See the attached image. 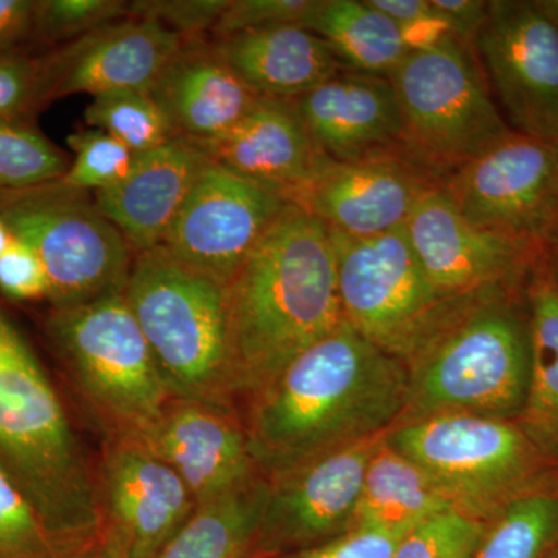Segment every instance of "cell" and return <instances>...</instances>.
I'll return each mask as SVG.
<instances>
[{"label":"cell","mask_w":558,"mask_h":558,"mask_svg":"<svg viewBox=\"0 0 558 558\" xmlns=\"http://www.w3.org/2000/svg\"><path fill=\"white\" fill-rule=\"evenodd\" d=\"M185 39L153 20L126 17L70 40L40 60V102L69 95L92 98L119 90H149Z\"/></svg>","instance_id":"e0dca14e"},{"label":"cell","mask_w":558,"mask_h":558,"mask_svg":"<svg viewBox=\"0 0 558 558\" xmlns=\"http://www.w3.org/2000/svg\"><path fill=\"white\" fill-rule=\"evenodd\" d=\"M0 290L13 300L49 295V279L43 263L28 245L17 240L0 256Z\"/></svg>","instance_id":"ab89813d"},{"label":"cell","mask_w":558,"mask_h":558,"mask_svg":"<svg viewBox=\"0 0 558 558\" xmlns=\"http://www.w3.org/2000/svg\"><path fill=\"white\" fill-rule=\"evenodd\" d=\"M388 78L402 117L403 157L440 183L512 131L475 49L453 36L409 51Z\"/></svg>","instance_id":"8992f818"},{"label":"cell","mask_w":558,"mask_h":558,"mask_svg":"<svg viewBox=\"0 0 558 558\" xmlns=\"http://www.w3.org/2000/svg\"><path fill=\"white\" fill-rule=\"evenodd\" d=\"M293 102L319 153L329 160L403 157L402 117L391 81L385 76L343 70Z\"/></svg>","instance_id":"ffe728a7"},{"label":"cell","mask_w":558,"mask_h":558,"mask_svg":"<svg viewBox=\"0 0 558 558\" xmlns=\"http://www.w3.org/2000/svg\"><path fill=\"white\" fill-rule=\"evenodd\" d=\"M229 0H143L130 3V16L160 22L185 40L202 39L218 24Z\"/></svg>","instance_id":"d590c367"},{"label":"cell","mask_w":558,"mask_h":558,"mask_svg":"<svg viewBox=\"0 0 558 558\" xmlns=\"http://www.w3.org/2000/svg\"><path fill=\"white\" fill-rule=\"evenodd\" d=\"M0 454L51 531L89 549L105 512L60 396L0 311Z\"/></svg>","instance_id":"3957f363"},{"label":"cell","mask_w":558,"mask_h":558,"mask_svg":"<svg viewBox=\"0 0 558 558\" xmlns=\"http://www.w3.org/2000/svg\"><path fill=\"white\" fill-rule=\"evenodd\" d=\"M35 2L0 0V57L33 31Z\"/></svg>","instance_id":"b9f144b4"},{"label":"cell","mask_w":558,"mask_h":558,"mask_svg":"<svg viewBox=\"0 0 558 558\" xmlns=\"http://www.w3.org/2000/svg\"><path fill=\"white\" fill-rule=\"evenodd\" d=\"M538 3L558 27V0H538Z\"/></svg>","instance_id":"7dc6e473"},{"label":"cell","mask_w":558,"mask_h":558,"mask_svg":"<svg viewBox=\"0 0 558 558\" xmlns=\"http://www.w3.org/2000/svg\"><path fill=\"white\" fill-rule=\"evenodd\" d=\"M407 534L374 527H352L339 537L282 558H392Z\"/></svg>","instance_id":"f35d334b"},{"label":"cell","mask_w":558,"mask_h":558,"mask_svg":"<svg viewBox=\"0 0 558 558\" xmlns=\"http://www.w3.org/2000/svg\"><path fill=\"white\" fill-rule=\"evenodd\" d=\"M142 444L183 480L197 508L252 483L255 461L233 411L171 399Z\"/></svg>","instance_id":"d6986e66"},{"label":"cell","mask_w":558,"mask_h":558,"mask_svg":"<svg viewBox=\"0 0 558 558\" xmlns=\"http://www.w3.org/2000/svg\"><path fill=\"white\" fill-rule=\"evenodd\" d=\"M433 10L447 25L450 35L473 46L487 17L488 2L483 0H429Z\"/></svg>","instance_id":"60d3db41"},{"label":"cell","mask_w":558,"mask_h":558,"mask_svg":"<svg viewBox=\"0 0 558 558\" xmlns=\"http://www.w3.org/2000/svg\"><path fill=\"white\" fill-rule=\"evenodd\" d=\"M196 145L209 159L290 204L329 160L319 153L295 102L275 98L260 97L222 137Z\"/></svg>","instance_id":"44dd1931"},{"label":"cell","mask_w":558,"mask_h":558,"mask_svg":"<svg viewBox=\"0 0 558 558\" xmlns=\"http://www.w3.org/2000/svg\"><path fill=\"white\" fill-rule=\"evenodd\" d=\"M329 233L344 322L405 365L469 300L432 284L403 227L371 238Z\"/></svg>","instance_id":"30bf717a"},{"label":"cell","mask_w":558,"mask_h":558,"mask_svg":"<svg viewBox=\"0 0 558 558\" xmlns=\"http://www.w3.org/2000/svg\"><path fill=\"white\" fill-rule=\"evenodd\" d=\"M84 120L108 132L134 154L148 153L175 138L170 121L148 90H119L92 98Z\"/></svg>","instance_id":"f546056e"},{"label":"cell","mask_w":558,"mask_h":558,"mask_svg":"<svg viewBox=\"0 0 558 558\" xmlns=\"http://www.w3.org/2000/svg\"><path fill=\"white\" fill-rule=\"evenodd\" d=\"M558 554V495L537 490L488 521L475 558H553Z\"/></svg>","instance_id":"f1b7e54d"},{"label":"cell","mask_w":558,"mask_h":558,"mask_svg":"<svg viewBox=\"0 0 558 558\" xmlns=\"http://www.w3.org/2000/svg\"><path fill=\"white\" fill-rule=\"evenodd\" d=\"M76 558H126V556H124L119 542L108 531H105L102 537L92 548L84 550Z\"/></svg>","instance_id":"ee69618b"},{"label":"cell","mask_w":558,"mask_h":558,"mask_svg":"<svg viewBox=\"0 0 558 558\" xmlns=\"http://www.w3.org/2000/svg\"><path fill=\"white\" fill-rule=\"evenodd\" d=\"M84 550L51 531L24 488L0 464V558H76Z\"/></svg>","instance_id":"4dcf8cb0"},{"label":"cell","mask_w":558,"mask_h":558,"mask_svg":"<svg viewBox=\"0 0 558 558\" xmlns=\"http://www.w3.org/2000/svg\"><path fill=\"white\" fill-rule=\"evenodd\" d=\"M40 60L0 57V120H14L25 110L43 105Z\"/></svg>","instance_id":"74e56055"},{"label":"cell","mask_w":558,"mask_h":558,"mask_svg":"<svg viewBox=\"0 0 558 558\" xmlns=\"http://www.w3.org/2000/svg\"><path fill=\"white\" fill-rule=\"evenodd\" d=\"M368 2L371 7L395 22L399 28L425 20L433 14L429 0H368Z\"/></svg>","instance_id":"7bdbcfd3"},{"label":"cell","mask_w":558,"mask_h":558,"mask_svg":"<svg viewBox=\"0 0 558 558\" xmlns=\"http://www.w3.org/2000/svg\"><path fill=\"white\" fill-rule=\"evenodd\" d=\"M106 531L126 558H153L197 510L178 473L134 440L113 439L102 468Z\"/></svg>","instance_id":"ac0fdd59"},{"label":"cell","mask_w":558,"mask_h":558,"mask_svg":"<svg viewBox=\"0 0 558 558\" xmlns=\"http://www.w3.org/2000/svg\"><path fill=\"white\" fill-rule=\"evenodd\" d=\"M531 373L517 424L546 461H558V289L539 256L524 284Z\"/></svg>","instance_id":"d4e9b609"},{"label":"cell","mask_w":558,"mask_h":558,"mask_svg":"<svg viewBox=\"0 0 558 558\" xmlns=\"http://www.w3.org/2000/svg\"><path fill=\"white\" fill-rule=\"evenodd\" d=\"M75 154L72 165L57 182L81 193L112 189L130 174L137 154L100 130L80 131L68 138Z\"/></svg>","instance_id":"d6a6232c"},{"label":"cell","mask_w":558,"mask_h":558,"mask_svg":"<svg viewBox=\"0 0 558 558\" xmlns=\"http://www.w3.org/2000/svg\"><path fill=\"white\" fill-rule=\"evenodd\" d=\"M289 201L208 157L160 248L229 286Z\"/></svg>","instance_id":"4fadbf2b"},{"label":"cell","mask_w":558,"mask_h":558,"mask_svg":"<svg viewBox=\"0 0 558 558\" xmlns=\"http://www.w3.org/2000/svg\"><path fill=\"white\" fill-rule=\"evenodd\" d=\"M442 183L403 157L328 160L292 204L332 233L371 238L402 229L411 213Z\"/></svg>","instance_id":"2e32d148"},{"label":"cell","mask_w":558,"mask_h":558,"mask_svg":"<svg viewBox=\"0 0 558 558\" xmlns=\"http://www.w3.org/2000/svg\"><path fill=\"white\" fill-rule=\"evenodd\" d=\"M207 161L196 143L172 138L137 154L126 178L94 193L95 207L119 229L135 255L159 247Z\"/></svg>","instance_id":"7402d4cb"},{"label":"cell","mask_w":558,"mask_h":558,"mask_svg":"<svg viewBox=\"0 0 558 558\" xmlns=\"http://www.w3.org/2000/svg\"><path fill=\"white\" fill-rule=\"evenodd\" d=\"M301 27L325 40L344 70L385 76L409 54L398 25L368 0H312Z\"/></svg>","instance_id":"4316f807"},{"label":"cell","mask_w":558,"mask_h":558,"mask_svg":"<svg viewBox=\"0 0 558 558\" xmlns=\"http://www.w3.org/2000/svg\"><path fill=\"white\" fill-rule=\"evenodd\" d=\"M269 481L197 508L189 523L153 558H244L256 545Z\"/></svg>","instance_id":"83f0119b"},{"label":"cell","mask_w":558,"mask_h":558,"mask_svg":"<svg viewBox=\"0 0 558 558\" xmlns=\"http://www.w3.org/2000/svg\"><path fill=\"white\" fill-rule=\"evenodd\" d=\"M387 440L435 481L458 512L494 520L513 499L542 490L545 458L520 425L475 414L400 422Z\"/></svg>","instance_id":"52a82bcc"},{"label":"cell","mask_w":558,"mask_h":558,"mask_svg":"<svg viewBox=\"0 0 558 558\" xmlns=\"http://www.w3.org/2000/svg\"><path fill=\"white\" fill-rule=\"evenodd\" d=\"M473 49L510 130L558 143V27L539 3L488 2Z\"/></svg>","instance_id":"8fae6325"},{"label":"cell","mask_w":558,"mask_h":558,"mask_svg":"<svg viewBox=\"0 0 558 558\" xmlns=\"http://www.w3.org/2000/svg\"><path fill=\"white\" fill-rule=\"evenodd\" d=\"M387 433L329 451L270 478L256 545L311 548L349 531L366 469Z\"/></svg>","instance_id":"9a60e30c"},{"label":"cell","mask_w":558,"mask_h":558,"mask_svg":"<svg viewBox=\"0 0 558 558\" xmlns=\"http://www.w3.org/2000/svg\"><path fill=\"white\" fill-rule=\"evenodd\" d=\"M400 422L438 414L519 422L531 349L524 288L469 299L407 363Z\"/></svg>","instance_id":"277c9868"},{"label":"cell","mask_w":558,"mask_h":558,"mask_svg":"<svg viewBox=\"0 0 558 558\" xmlns=\"http://www.w3.org/2000/svg\"><path fill=\"white\" fill-rule=\"evenodd\" d=\"M69 160L39 132L0 120V194L47 185L69 170Z\"/></svg>","instance_id":"1f68e13d"},{"label":"cell","mask_w":558,"mask_h":558,"mask_svg":"<svg viewBox=\"0 0 558 558\" xmlns=\"http://www.w3.org/2000/svg\"><path fill=\"white\" fill-rule=\"evenodd\" d=\"M388 435V433H387ZM380 440L363 480L351 527H374L409 534L454 506L416 462Z\"/></svg>","instance_id":"484cf974"},{"label":"cell","mask_w":558,"mask_h":558,"mask_svg":"<svg viewBox=\"0 0 558 558\" xmlns=\"http://www.w3.org/2000/svg\"><path fill=\"white\" fill-rule=\"evenodd\" d=\"M148 92L175 137L193 143L222 137L260 98L202 39L185 40Z\"/></svg>","instance_id":"603a6c76"},{"label":"cell","mask_w":558,"mask_h":558,"mask_svg":"<svg viewBox=\"0 0 558 558\" xmlns=\"http://www.w3.org/2000/svg\"><path fill=\"white\" fill-rule=\"evenodd\" d=\"M50 330L113 439L142 438L172 398L123 293L54 310Z\"/></svg>","instance_id":"ba28073f"},{"label":"cell","mask_w":558,"mask_h":558,"mask_svg":"<svg viewBox=\"0 0 558 558\" xmlns=\"http://www.w3.org/2000/svg\"><path fill=\"white\" fill-rule=\"evenodd\" d=\"M407 388L405 363L344 322L252 399L245 433L256 469L275 478L384 435L402 417Z\"/></svg>","instance_id":"6da1fadb"},{"label":"cell","mask_w":558,"mask_h":558,"mask_svg":"<svg viewBox=\"0 0 558 558\" xmlns=\"http://www.w3.org/2000/svg\"><path fill=\"white\" fill-rule=\"evenodd\" d=\"M487 521L451 510L411 529L392 558H475Z\"/></svg>","instance_id":"836d02e7"},{"label":"cell","mask_w":558,"mask_h":558,"mask_svg":"<svg viewBox=\"0 0 558 558\" xmlns=\"http://www.w3.org/2000/svg\"><path fill=\"white\" fill-rule=\"evenodd\" d=\"M543 259H545L550 278L558 289V231L543 244Z\"/></svg>","instance_id":"f6af8a7d"},{"label":"cell","mask_w":558,"mask_h":558,"mask_svg":"<svg viewBox=\"0 0 558 558\" xmlns=\"http://www.w3.org/2000/svg\"><path fill=\"white\" fill-rule=\"evenodd\" d=\"M123 295L171 398L231 411L227 286L156 247L134 256Z\"/></svg>","instance_id":"5b68a950"},{"label":"cell","mask_w":558,"mask_h":558,"mask_svg":"<svg viewBox=\"0 0 558 558\" xmlns=\"http://www.w3.org/2000/svg\"><path fill=\"white\" fill-rule=\"evenodd\" d=\"M209 47L256 95L275 100H296L344 70L328 44L300 25L240 33Z\"/></svg>","instance_id":"cb8c5ba5"},{"label":"cell","mask_w":558,"mask_h":558,"mask_svg":"<svg viewBox=\"0 0 558 558\" xmlns=\"http://www.w3.org/2000/svg\"><path fill=\"white\" fill-rule=\"evenodd\" d=\"M130 17L121 0H46L35 2L33 28L47 39H78L105 25Z\"/></svg>","instance_id":"e575fe53"},{"label":"cell","mask_w":558,"mask_h":558,"mask_svg":"<svg viewBox=\"0 0 558 558\" xmlns=\"http://www.w3.org/2000/svg\"><path fill=\"white\" fill-rule=\"evenodd\" d=\"M312 0H229L211 35L229 38L253 31L300 25Z\"/></svg>","instance_id":"8d00e7d4"},{"label":"cell","mask_w":558,"mask_h":558,"mask_svg":"<svg viewBox=\"0 0 558 558\" xmlns=\"http://www.w3.org/2000/svg\"><path fill=\"white\" fill-rule=\"evenodd\" d=\"M233 399L259 395L344 323L332 236L290 204L227 286Z\"/></svg>","instance_id":"7a4b0ae2"},{"label":"cell","mask_w":558,"mask_h":558,"mask_svg":"<svg viewBox=\"0 0 558 558\" xmlns=\"http://www.w3.org/2000/svg\"><path fill=\"white\" fill-rule=\"evenodd\" d=\"M403 230L432 284L451 300L523 289L543 253L537 242L470 222L442 186L418 202Z\"/></svg>","instance_id":"5bb4252c"},{"label":"cell","mask_w":558,"mask_h":558,"mask_svg":"<svg viewBox=\"0 0 558 558\" xmlns=\"http://www.w3.org/2000/svg\"><path fill=\"white\" fill-rule=\"evenodd\" d=\"M442 190L481 229L543 245L558 231V143L510 131Z\"/></svg>","instance_id":"7c38bea8"},{"label":"cell","mask_w":558,"mask_h":558,"mask_svg":"<svg viewBox=\"0 0 558 558\" xmlns=\"http://www.w3.org/2000/svg\"><path fill=\"white\" fill-rule=\"evenodd\" d=\"M0 219L38 255L54 310L123 293L135 253L86 193L47 183L0 194Z\"/></svg>","instance_id":"9c48e42d"},{"label":"cell","mask_w":558,"mask_h":558,"mask_svg":"<svg viewBox=\"0 0 558 558\" xmlns=\"http://www.w3.org/2000/svg\"><path fill=\"white\" fill-rule=\"evenodd\" d=\"M14 236L11 234L9 227L7 223L0 219V256L10 248V245L13 244Z\"/></svg>","instance_id":"bcb514c9"}]
</instances>
